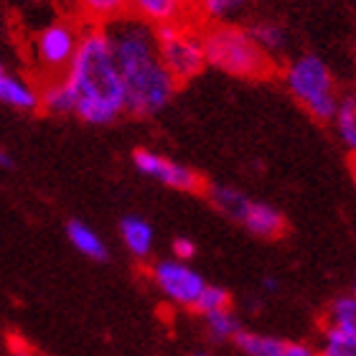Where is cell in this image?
Instances as JSON below:
<instances>
[{
    "instance_id": "cell-31",
    "label": "cell",
    "mask_w": 356,
    "mask_h": 356,
    "mask_svg": "<svg viewBox=\"0 0 356 356\" xmlns=\"http://www.w3.org/2000/svg\"><path fill=\"white\" fill-rule=\"evenodd\" d=\"M186 3H188V6H191V8H193V3H196V0H186Z\"/></svg>"
},
{
    "instance_id": "cell-28",
    "label": "cell",
    "mask_w": 356,
    "mask_h": 356,
    "mask_svg": "<svg viewBox=\"0 0 356 356\" xmlns=\"http://www.w3.org/2000/svg\"><path fill=\"white\" fill-rule=\"evenodd\" d=\"M0 165H3V168H10V165H13V161H10V156H8L6 150H0Z\"/></svg>"
},
{
    "instance_id": "cell-4",
    "label": "cell",
    "mask_w": 356,
    "mask_h": 356,
    "mask_svg": "<svg viewBox=\"0 0 356 356\" xmlns=\"http://www.w3.org/2000/svg\"><path fill=\"white\" fill-rule=\"evenodd\" d=\"M282 82L293 99L311 115L316 122H334L341 107L336 79L328 64L316 54H303L285 64Z\"/></svg>"
},
{
    "instance_id": "cell-18",
    "label": "cell",
    "mask_w": 356,
    "mask_h": 356,
    "mask_svg": "<svg viewBox=\"0 0 356 356\" xmlns=\"http://www.w3.org/2000/svg\"><path fill=\"white\" fill-rule=\"evenodd\" d=\"M76 6L95 26H104L127 13V0H76Z\"/></svg>"
},
{
    "instance_id": "cell-16",
    "label": "cell",
    "mask_w": 356,
    "mask_h": 356,
    "mask_svg": "<svg viewBox=\"0 0 356 356\" xmlns=\"http://www.w3.org/2000/svg\"><path fill=\"white\" fill-rule=\"evenodd\" d=\"M67 234H69V239H72V245L82 254H87L89 260H107V247H104V242L99 239V234H97L95 229H89L84 222H79V219L69 222Z\"/></svg>"
},
{
    "instance_id": "cell-27",
    "label": "cell",
    "mask_w": 356,
    "mask_h": 356,
    "mask_svg": "<svg viewBox=\"0 0 356 356\" xmlns=\"http://www.w3.org/2000/svg\"><path fill=\"white\" fill-rule=\"evenodd\" d=\"M10 356H33V354H31V351L26 349L23 343H15L13 341V351H10Z\"/></svg>"
},
{
    "instance_id": "cell-1",
    "label": "cell",
    "mask_w": 356,
    "mask_h": 356,
    "mask_svg": "<svg viewBox=\"0 0 356 356\" xmlns=\"http://www.w3.org/2000/svg\"><path fill=\"white\" fill-rule=\"evenodd\" d=\"M107 26L115 59L125 82L127 112L135 118H150L161 112L173 99L178 82L161 61L156 29L135 15H122Z\"/></svg>"
},
{
    "instance_id": "cell-23",
    "label": "cell",
    "mask_w": 356,
    "mask_h": 356,
    "mask_svg": "<svg viewBox=\"0 0 356 356\" xmlns=\"http://www.w3.org/2000/svg\"><path fill=\"white\" fill-rule=\"evenodd\" d=\"M204 318H207V331L211 334V339H216V341H234L237 334L242 331L237 316H234L229 308H227V311L209 313V316H204Z\"/></svg>"
},
{
    "instance_id": "cell-2",
    "label": "cell",
    "mask_w": 356,
    "mask_h": 356,
    "mask_svg": "<svg viewBox=\"0 0 356 356\" xmlns=\"http://www.w3.org/2000/svg\"><path fill=\"white\" fill-rule=\"evenodd\" d=\"M64 79L74 92V115L84 122L107 125L127 112L122 72L115 59L110 33L102 26L82 31L79 49L64 72Z\"/></svg>"
},
{
    "instance_id": "cell-33",
    "label": "cell",
    "mask_w": 356,
    "mask_h": 356,
    "mask_svg": "<svg viewBox=\"0 0 356 356\" xmlns=\"http://www.w3.org/2000/svg\"><path fill=\"white\" fill-rule=\"evenodd\" d=\"M3 72H6V69H3V64H0V74H3Z\"/></svg>"
},
{
    "instance_id": "cell-3",
    "label": "cell",
    "mask_w": 356,
    "mask_h": 356,
    "mask_svg": "<svg viewBox=\"0 0 356 356\" xmlns=\"http://www.w3.org/2000/svg\"><path fill=\"white\" fill-rule=\"evenodd\" d=\"M209 67L237 79H270L275 74V59L257 44L252 31L237 23H207L204 29Z\"/></svg>"
},
{
    "instance_id": "cell-26",
    "label": "cell",
    "mask_w": 356,
    "mask_h": 356,
    "mask_svg": "<svg viewBox=\"0 0 356 356\" xmlns=\"http://www.w3.org/2000/svg\"><path fill=\"white\" fill-rule=\"evenodd\" d=\"M285 356H318V349H313L311 343H303V341H288Z\"/></svg>"
},
{
    "instance_id": "cell-6",
    "label": "cell",
    "mask_w": 356,
    "mask_h": 356,
    "mask_svg": "<svg viewBox=\"0 0 356 356\" xmlns=\"http://www.w3.org/2000/svg\"><path fill=\"white\" fill-rule=\"evenodd\" d=\"M79 41L82 31H76L74 23L69 21H56L38 31V36L33 38V56L38 67L44 69V74H49V79L64 76L79 49Z\"/></svg>"
},
{
    "instance_id": "cell-9",
    "label": "cell",
    "mask_w": 356,
    "mask_h": 356,
    "mask_svg": "<svg viewBox=\"0 0 356 356\" xmlns=\"http://www.w3.org/2000/svg\"><path fill=\"white\" fill-rule=\"evenodd\" d=\"M193 8L186 0H127V13L150 23L153 29L186 21Z\"/></svg>"
},
{
    "instance_id": "cell-35",
    "label": "cell",
    "mask_w": 356,
    "mask_h": 356,
    "mask_svg": "<svg viewBox=\"0 0 356 356\" xmlns=\"http://www.w3.org/2000/svg\"><path fill=\"white\" fill-rule=\"evenodd\" d=\"M354 97H356V89H354Z\"/></svg>"
},
{
    "instance_id": "cell-5",
    "label": "cell",
    "mask_w": 356,
    "mask_h": 356,
    "mask_svg": "<svg viewBox=\"0 0 356 356\" xmlns=\"http://www.w3.org/2000/svg\"><path fill=\"white\" fill-rule=\"evenodd\" d=\"M158 54L165 69L173 74L178 84L191 82L209 67L207 46H204V31H199L188 18L168 26H158Z\"/></svg>"
},
{
    "instance_id": "cell-19",
    "label": "cell",
    "mask_w": 356,
    "mask_h": 356,
    "mask_svg": "<svg viewBox=\"0 0 356 356\" xmlns=\"http://www.w3.org/2000/svg\"><path fill=\"white\" fill-rule=\"evenodd\" d=\"M328 328H341V331H354L356 334V296H339L334 298L323 316Z\"/></svg>"
},
{
    "instance_id": "cell-25",
    "label": "cell",
    "mask_w": 356,
    "mask_h": 356,
    "mask_svg": "<svg viewBox=\"0 0 356 356\" xmlns=\"http://www.w3.org/2000/svg\"><path fill=\"white\" fill-rule=\"evenodd\" d=\"M193 254H196V245H193L191 239L178 237L176 242H173V257H176V260H191Z\"/></svg>"
},
{
    "instance_id": "cell-32",
    "label": "cell",
    "mask_w": 356,
    "mask_h": 356,
    "mask_svg": "<svg viewBox=\"0 0 356 356\" xmlns=\"http://www.w3.org/2000/svg\"><path fill=\"white\" fill-rule=\"evenodd\" d=\"M351 293H354V296H356V280H354V290H351Z\"/></svg>"
},
{
    "instance_id": "cell-14",
    "label": "cell",
    "mask_w": 356,
    "mask_h": 356,
    "mask_svg": "<svg viewBox=\"0 0 356 356\" xmlns=\"http://www.w3.org/2000/svg\"><path fill=\"white\" fill-rule=\"evenodd\" d=\"M234 343L245 356H285V351H288L285 339L270 334H254V331H239Z\"/></svg>"
},
{
    "instance_id": "cell-8",
    "label": "cell",
    "mask_w": 356,
    "mask_h": 356,
    "mask_svg": "<svg viewBox=\"0 0 356 356\" xmlns=\"http://www.w3.org/2000/svg\"><path fill=\"white\" fill-rule=\"evenodd\" d=\"M135 168L145 176L156 178L163 186H171L176 191H201L204 188V181L193 168L188 165H181L171 158L161 156V153H153V150H135Z\"/></svg>"
},
{
    "instance_id": "cell-12",
    "label": "cell",
    "mask_w": 356,
    "mask_h": 356,
    "mask_svg": "<svg viewBox=\"0 0 356 356\" xmlns=\"http://www.w3.org/2000/svg\"><path fill=\"white\" fill-rule=\"evenodd\" d=\"M0 102L10 104L15 110H36L38 104H41V92H36L21 76L3 72L0 74Z\"/></svg>"
},
{
    "instance_id": "cell-15",
    "label": "cell",
    "mask_w": 356,
    "mask_h": 356,
    "mask_svg": "<svg viewBox=\"0 0 356 356\" xmlns=\"http://www.w3.org/2000/svg\"><path fill=\"white\" fill-rule=\"evenodd\" d=\"M41 107H46V110L54 112V115H74L76 99L64 76L49 79V82L44 84V89H41Z\"/></svg>"
},
{
    "instance_id": "cell-20",
    "label": "cell",
    "mask_w": 356,
    "mask_h": 356,
    "mask_svg": "<svg viewBox=\"0 0 356 356\" xmlns=\"http://www.w3.org/2000/svg\"><path fill=\"white\" fill-rule=\"evenodd\" d=\"M336 135L339 140L346 145L351 156H356V97H343L341 107H339V115L334 120Z\"/></svg>"
},
{
    "instance_id": "cell-22",
    "label": "cell",
    "mask_w": 356,
    "mask_h": 356,
    "mask_svg": "<svg viewBox=\"0 0 356 356\" xmlns=\"http://www.w3.org/2000/svg\"><path fill=\"white\" fill-rule=\"evenodd\" d=\"M318 356H356V334L326 326Z\"/></svg>"
},
{
    "instance_id": "cell-24",
    "label": "cell",
    "mask_w": 356,
    "mask_h": 356,
    "mask_svg": "<svg viewBox=\"0 0 356 356\" xmlns=\"http://www.w3.org/2000/svg\"><path fill=\"white\" fill-rule=\"evenodd\" d=\"M232 305V296L227 293L224 288L219 285H207L204 293L199 296L196 305H193V311H199L201 316H209V313H216V311H227Z\"/></svg>"
},
{
    "instance_id": "cell-21",
    "label": "cell",
    "mask_w": 356,
    "mask_h": 356,
    "mask_svg": "<svg viewBox=\"0 0 356 356\" xmlns=\"http://www.w3.org/2000/svg\"><path fill=\"white\" fill-rule=\"evenodd\" d=\"M250 31H252V36L257 38V44H260L273 59L277 54L285 51V46H288V33H285V29H282L280 23L257 21L254 26H250Z\"/></svg>"
},
{
    "instance_id": "cell-29",
    "label": "cell",
    "mask_w": 356,
    "mask_h": 356,
    "mask_svg": "<svg viewBox=\"0 0 356 356\" xmlns=\"http://www.w3.org/2000/svg\"><path fill=\"white\" fill-rule=\"evenodd\" d=\"M349 173H351V181H354V186H356V156L349 158Z\"/></svg>"
},
{
    "instance_id": "cell-17",
    "label": "cell",
    "mask_w": 356,
    "mask_h": 356,
    "mask_svg": "<svg viewBox=\"0 0 356 356\" xmlns=\"http://www.w3.org/2000/svg\"><path fill=\"white\" fill-rule=\"evenodd\" d=\"M250 0H196L193 13L207 23H227L232 15L242 13Z\"/></svg>"
},
{
    "instance_id": "cell-30",
    "label": "cell",
    "mask_w": 356,
    "mask_h": 356,
    "mask_svg": "<svg viewBox=\"0 0 356 356\" xmlns=\"http://www.w3.org/2000/svg\"><path fill=\"white\" fill-rule=\"evenodd\" d=\"M262 288H265V290H277V282H275V277H265Z\"/></svg>"
},
{
    "instance_id": "cell-34",
    "label": "cell",
    "mask_w": 356,
    "mask_h": 356,
    "mask_svg": "<svg viewBox=\"0 0 356 356\" xmlns=\"http://www.w3.org/2000/svg\"><path fill=\"white\" fill-rule=\"evenodd\" d=\"M196 356H209V354H196Z\"/></svg>"
},
{
    "instance_id": "cell-11",
    "label": "cell",
    "mask_w": 356,
    "mask_h": 356,
    "mask_svg": "<svg viewBox=\"0 0 356 356\" xmlns=\"http://www.w3.org/2000/svg\"><path fill=\"white\" fill-rule=\"evenodd\" d=\"M207 196H209V201H211V207H214L219 214H224L227 219L239 222V224L245 222L247 211L252 207V199H250L247 193L239 191V188H234V186L216 184L209 188Z\"/></svg>"
},
{
    "instance_id": "cell-7",
    "label": "cell",
    "mask_w": 356,
    "mask_h": 356,
    "mask_svg": "<svg viewBox=\"0 0 356 356\" xmlns=\"http://www.w3.org/2000/svg\"><path fill=\"white\" fill-rule=\"evenodd\" d=\"M153 282L171 303L193 308L207 288V280L184 260H161L153 265Z\"/></svg>"
},
{
    "instance_id": "cell-13",
    "label": "cell",
    "mask_w": 356,
    "mask_h": 356,
    "mask_svg": "<svg viewBox=\"0 0 356 356\" xmlns=\"http://www.w3.org/2000/svg\"><path fill=\"white\" fill-rule=\"evenodd\" d=\"M120 234L135 257H148L153 250V227L140 216H125L120 222Z\"/></svg>"
},
{
    "instance_id": "cell-10",
    "label": "cell",
    "mask_w": 356,
    "mask_h": 356,
    "mask_svg": "<svg viewBox=\"0 0 356 356\" xmlns=\"http://www.w3.org/2000/svg\"><path fill=\"white\" fill-rule=\"evenodd\" d=\"M242 224L260 239H280L288 232V222L280 209L273 204H262V201H252Z\"/></svg>"
}]
</instances>
